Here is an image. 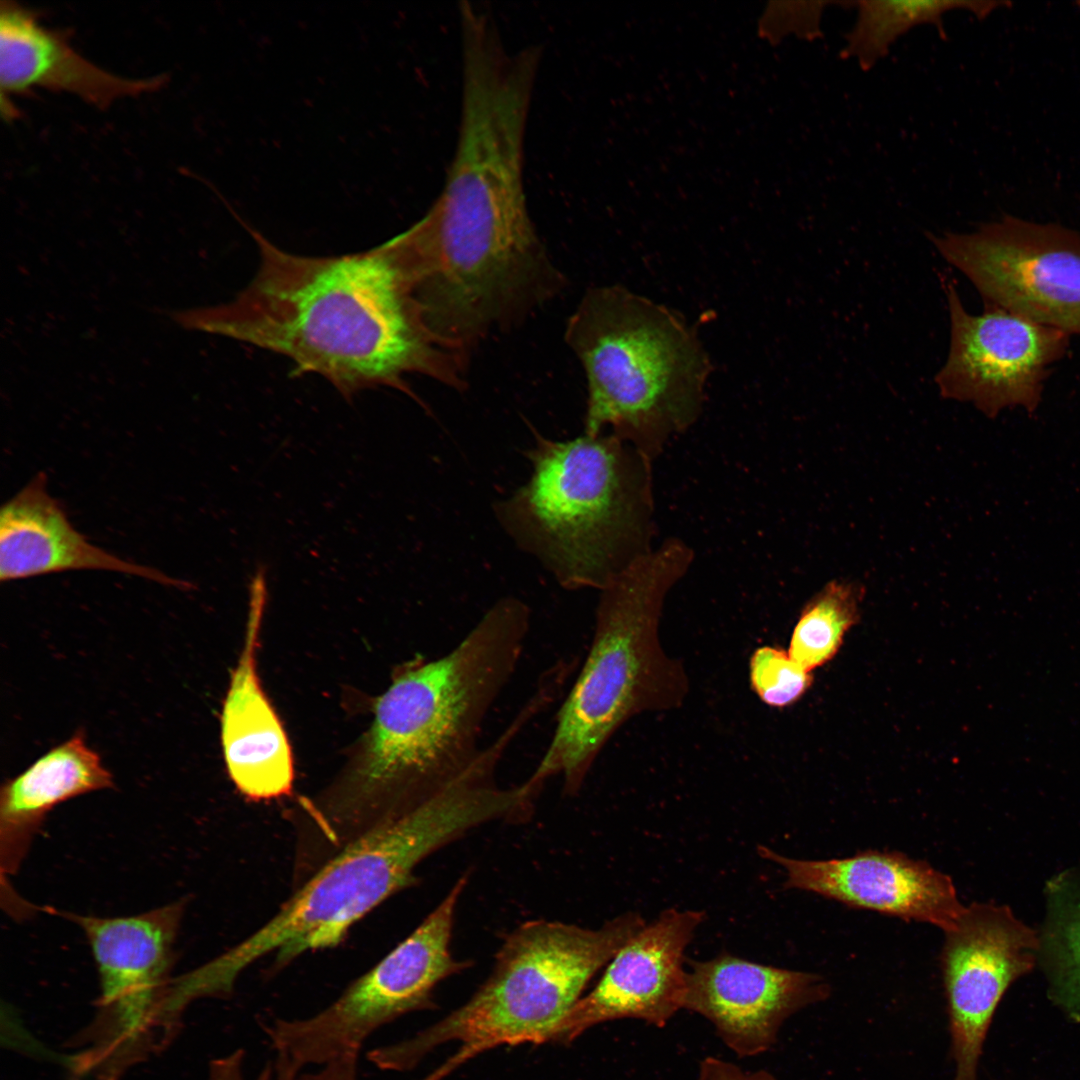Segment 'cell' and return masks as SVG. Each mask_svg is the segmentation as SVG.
Listing matches in <instances>:
<instances>
[{
  "instance_id": "cell-1",
  "label": "cell",
  "mask_w": 1080,
  "mask_h": 1080,
  "mask_svg": "<svg viewBox=\"0 0 1080 1080\" xmlns=\"http://www.w3.org/2000/svg\"><path fill=\"white\" fill-rule=\"evenodd\" d=\"M248 230L260 256L254 278L228 303L173 311L177 325L283 355L295 375L318 374L347 401L387 386L423 405L404 379L410 374L463 384L461 361L429 333L385 243L349 255L303 256Z\"/></svg>"
},
{
  "instance_id": "cell-2",
  "label": "cell",
  "mask_w": 1080,
  "mask_h": 1080,
  "mask_svg": "<svg viewBox=\"0 0 1080 1080\" xmlns=\"http://www.w3.org/2000/svg\"><path fill=\"white\" fill-rule=\"evenodd\" d=\"M526 130L500 112L464 116L438 198L388 241L426 328L442 348L462 356L494 328L545 302L562 282L528 210Z\"/></svg>"
},
{
  "instance_id": "cell-3",
  "label": "cell",
  "mask_w": 1080,
  "mask_h": 1080,
  "mask_svg": "<svg viewBox=\"0 0 1080 1080\" xmlns=\"http://www.w3.org/2000/svg\"><path fill=\"white\" fill-rule=\"evenodd\" d=\"M530 624L525 602L500 599L448 652L395 676L376 702L352 768L309 805L323 843L342 847L429 799L474 762L486 717L517 669Z\"/></svg>"
},
{
  "instance_id": "cell-4",
  "label": "cell",
  "mask_w": 1080,
  "mask_h": 1080,
  "mask_svg": "<svg viewBox=\"0 0 1080 1080\" xmlns=\"http://www.w3.org/2000/svg\"><path fill=\"white\" fill-rule=\"evenodd\" d=\"M532 474L496 506L505 530L566 589H604L649 552L652 462L611 434L538 436Z\"/></svg>"
},
{
  "instance_id": "cell-5",
  "label": "cell",
  "mask_w": 1080,
  "mask_h": 1080,
  "mask_svg": "<svg viewBox=\"0 0 1080 1080\" xmlns=\"http://www.w3.org/2000/svg\"><path fill=\"white\" fill-rule=\"evenodd\" d=\"M693 557L685 542L669 538L601 590L589 652L530 780L544 786L560 776L564 792L576 794L627 720L683 703L688 677L662 648L659 625L665 599Z\"/></svg>"
},
{
  "instance_id": "cell-6",
  "label": "cell",
  "mask_w": 1080,
  "mask_h": 1080,
  "mask_svg": "<svg viewBox=\"0 0 1080 1080\" xmlns=\"http://www.w3.org/2000/svg\"><path fill=\"white\" fill-rule=\"evenodd\" d=\"M565 339L584 369L585 434H609L653 462L701 414L712 364L694 328L619 285L589 289Z\"/></svg>"
},
{
  "instance_id": "cell-7",
  "label": "cell",
  "mask_w": 1080,
  "mask_h": 1080,
  "mask_svg": "<svg viewBox=\"0 0 1080 1080\" xmlns=\"http://www.w3.org/2000/svg\"><path fill=\"white\" fill-rule=\"evenodd\" d=\"M478 792L454 782L419 805L365 830L318 866L262 927L204 963L218 992L230 994L251 964L275 952V968L299 955L335 947L389 897L418 881L428 856L487 823Z\"/></svg>"
},
{
  "instance_id": "cell-8",
  "label": "cell",
  "mask_w": 1080,
  "mask_h": 1080,
  "mask_svg": "<svg viewBox=\"0 0 1080 1080\" xmlns=\"http://www.w3.org/2000/svg\"><path fill=\"white\" fill-rule=\"evenodd\" d=\"M627 912L590 929L560 921L530 920L504 938L489 977L470 999L409 1039L367 1054L386 1071L413 1069L429 1052L459 1043L423 1080H443L493 1048L543 1044L591 979L645 925Z\"/></svg>"
},
{
  "instance_id": "cell-9",
  "label": "cell",
  "mask_w": 1080,
  "mask_h": 1080,
  "mask_svg": "<svg viewBox=\"0 0 1080 1080\" xmlns=\"http://www.w3.org/2000/svg\"><path fill=\"white\" fill-rule=\"evenodd\" d=\"M184 907L180 900L121 917L44 908L82 929L100 980L95 1014L66 1057L73 1076L119 1080L175 1039L181 1025L170 1015L169 995Z\"/></svg>"
},
{
  "instance_id": "cell-10",
  "label": "cell",
  "mask_w": 1080,
  "mask_h": 1080,
  "mask_svg": "<svg viewBox=\"0 0 1080 1080\" xmlns=\"http://www.w3.org/2000/svg\"><path fill=\"white\" fill-rule=\"evenodd\" d=\"M469 880L462 874L417 928L329 1006L302 1019L263 1024L277 1055L299 1072L348 1053L359 1054L380 1027L419 1010L434 1009L433 992L444 979L471 966L456 959L451 940L456 909Z\"/></svg>"
},
{
  "instance_id": "cell-11",
  "label": "cell",
  "mask_w": 1080,
  "mask_h": 1080,
  "mask_svg": "<svg viewBox=\"0 0 1080 1080\" xmlns=\"http://www.w3.org/2000/svg\"><path fill=\"white\" fill-rule=\"evenodd\" d=\"M940 255L998 308L1080 335V234L1006 215L969 233L929 234Z\"/></svg>"
},
{
  "instance_id": "cell-12",
  "label": "cell",
  "mask_w": 1080,
  "mask_h": 1080,
  "mask_svg": "<svg viewBox=\"0 0 1080 1080\" xmlns=\"http://www.w3.org/2000/svg\"><path fill=\"white\" fill-rule=\"evenodd\" d=\"M941 283L950 317L949 353L935 378L941 395L990 418L1013 407L1033 413L1071 335L998 308L970 314L954 283L944 276Z\"/></svg>"
},
{
  "instance_id": "cell-13",
  "label": "cell",
  "mask_w": 1080,
  "mask_h": 1080,
  "mask_svg": "<svg viewBox=\"0 0 1080 1080\" xmlns=\"http://www.w3.org/2000/svg\"><path fill=\"white\" fill-rule=\"evenodd\" d=\"M941 969L949 1019L952 1080H978L995 1010L1010 985L1037 967V929L1007 904L973 902L944 932Z\"/></svg>"
},
{
  "instance_id": "cell-14",
  "label": "cell",
  "mask_w": 1080,
  "mask_h": 1080,
  "mask_svg": "<svg viewBox=\"0 0 1080 1080\" xmlns=\"http://www.w3.org/2000/svg\"><path fill=\"white\" fill-rule=\"evenodd\" d=\"M704 917L702 911L670 908L645 924L559 1022L549 1042L568 1045L597 1024L626 1018L664 1027L683 1009L684 952Z\"/></svg>"
},
{
  "instance_id": "cell-15",
  "label": "cell",
  "mask_w": 1080,
  "mask_h": 1080,
  "mask_svg": "<svg viewBox=\"0 0 1080 1080\" xmlns=\"http://www.w3.org/2000/svg\"><path fill=\"white\" fill-rule=\"evenodd\" d=\"M689 963L683 1009L712 1023L738 1057L768 1051L791 1016L831 995L830 984L819 974L759 964L728 953Z\"/></svg>"
},
{
  "instance_id": "cell-16",
  "label": "cell",
  "mask_w": 1080,
  "mask_h": 1080,
  "mask_svg": "<svg viewBox=\"0 0 1080 1080\" xmlns=\"http://www.w3.org/2000/svg\"><path fill=\"white\" fill-rule=\"evenodd\" d=\"M757 851L784 869L785 888L812 892L849 907L929 923L944 932L954 926L965 907L948 875L897 851L867 850L828 860L788 858L763 845Z\"/></svg>"
},
{
  "instance_id": "cell-17",
  "label": "cell",
  "mask_w": 1080,
  "mask_h": 1080,
  "mask_svg": "<svg viewBox=\"0 0 1080 1080\" xmlns=\"http://www.w3.org/2000/svg\"><path fill=\"white\" fill-rule=\"evenodd\" d=\"M267 592V569L259 564L249 583L243 648L221 714V744L228 775L240 794L255 802L290 795L294 783L291 746L257 670Z\"/></svg>"
},
{
  "instance_id": "cell-18",
  "label": "cell",
  "mask_w": 1080,
  "mask_h": 1080,
  "mask_svg": "<svg viewBox=\"0 0 1080 1080\" xmlns=\"http://www.w3.org/2000/svg\"><path fill=\"white\" fill-rule=\"evenodd\" d=\"M167 81L166 74L135 79L111 73L80 54L67 32L45 26L38 11L1 1V109L8 120L17 116L11 97L36 88L72 94L106 109L120 99L155 92Z\"/></svg>"
},
{
  "instance_id": "cell-19",
  "label": "cell",
  "mask_w": 1080,
  "mask_h": 1080,
  "mask_svg": "<svg viewBox=\"0 0 1080 1080\" xmlns=\"http://www.w3.org/2000/svg\"><path fill=\"white\" fill-rule=\"evenodd\" d=\"M73 570L112 571L180 589L191 587L89 542L50 495L45 474L38 473L1 507L0 579L6 582Z\"/></svg>"
},
{
  "instance_id": "cell-20",
  "label": "cell",
  "mask_w": 1080,
  "mask_h": 1080,
  "mask_svg": "<svg viewBox=\"0 0 1080 1080\" xmlns=\"http://www.w3.org/2000/svg\"><path fill=\"white\" fill-rule=\"evenodd\" d=\"M112 786L113 776L80 732L4 783L0 793L2 885L16 874L46 816L57 805Z\"/></svg>"
},
{
  "instance_id": "cell-21",
  "label": "cell",
  "mask_w": 1080,
  "mask_h": 1080,
  "mask_svg": "<svg viewBox=\"0 0 1080 1080\" xmlns=\"http://www.w3.org/2000/svg\"><path fill=\"white\" fill-rule=\"evenodd\" d=\"M1003 1L959 0H861L852 1L856 18L844 37L840 57L854 60L863 71L873 69L889 54L892 46L910 30L927 25L936 28L946 39L944 17L953 11H965L984 20Z\"/></svg>"
},
{
  "instance_id": "cell-22",
  "label": "cell",
  "mask_w": 1080,
  "mask_h": 1080,
  "mask_svg": "<svg viewBox=\"0 0 1080 1080\" xmlns=\"http://www.w3.org/2000/svg\"><path fill=\"white\" fill-rule=\"evenodd\" d=\"M1044 913L1037 929V967L1051 998L1080 1018V862L1046 880Z\"/></svg>"
},
{
  "instance_id": "cell-23",
  "label": "cell",
  "mask_w": 1080,
  "mask_h": 1080,
  "mask_svg": "<svg viewBox=\"0 0 1080 1080\" xmlns=\"http://www.w3.org/2000/svg\"><path fill=\"white\" fill-rule=\"evenodd\" d=\"M863 588L831 581L804 607L794 627L789 655L811 672L838 651L845 633L856 623Z\"/></svg>"
},
{
  "instance_id": "cell-24",
  "label": "cell",
  "mask_w": 1080,
  "mask_h": 1080,
  "mask_svg": "<svg viewBox=\"0 0 1080 1080\" xmlns=\"http://www.w3.org/2000/svg\"><path fill=\"white\" fill-rule=\"evenodd\" d=\"M751 688L768 706L783 708L800 699L812 682L808 670L783 649L762 646L749 663Z\"/></svg>"
},
{
  "instance_id": "cell-25",
  "label": "cell",
  "mask_w": 1080,
  "mask_h": 1080,
  "mask_svg": "<svg viewBox=\"0 0 1080 1080\" xmlns=\"http://www.w3.org/2000/svg\"><path fill=\"white\" fill-rule=\"evenodd\" d=\"M832 1L777 2L767 10L766 22L773 39L794 35L804 40H816L823 35L822 22ZM768 26V25H767Z\"/></svg>"
},
{
  "instance_id": "cell-26",
  "label": "cell",
  "mask_w": 1080,
  "mask_h": 1080,
  "mask_svg": "<svg viewBox=\"0 0 1080 1080\" xmlns=\"http://www.w3.org/2000/svg\"><path fill=\"white\" fill-rule=\"evenodd\" d=\"M358 1054H345L311 1073H300L282 1057L276 1056L274 1080H356Z\"/></svg>"
},
{
  "instance_id": "cell-27",
  "label": "cell",
  "mask_w": 1080,
  "mask_h": 1080,
  "mask_svg": "<svg viewBox=\"0 0 1080 1080\" xmlns=\"http://www.w3.org/2000/svg\"><path fill=\"white\" fill-rule=\"evenodd\" d=\"M698 1080H777L776 1077L766 1070L747 1071L739 1066L709 1056L704 1058L699 1066Z\"/></svg>"
},
{
  "instance_id": "cell-28",
  "label": "cell",
  "mask_w": 1080,
  "mask_h": 1080,
  "mask_svg": "<svg viewBox=\"0 0 1080 1080\" xmlns=\"http://www.w3.org/2000/svg\"><path fill=\"white\" fill-rule=\"evenodd\" d=\"M245 1051L238 1048L233 1052L214 1058L208 1066L207 1080H245L244 1077ZM256 1080H274V1066L267 1064Z\"/></svg>"
}]
</instances>
